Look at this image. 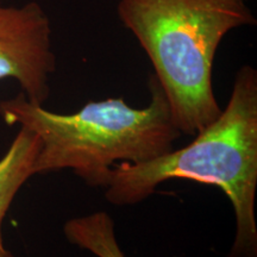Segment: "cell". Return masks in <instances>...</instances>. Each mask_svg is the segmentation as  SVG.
<instances>
[{
    "mask_svg": "<svg viewBox=\"0 0 257 257\" xmlns=\"http://www.w3.org/2000/svg\"><path fill=\"white\" fill-rule=\"evenodd\" d=\"M55 68L50 19L41 5H0V80H17L28 100L43 105Z\"/></svg>",
    "mask_w": 257,
    "mask_h": 257,
    "instance_id": "cell-4",
    "label": "cell"
},
{
    "mask_svg": "<svg viewBox=\"0 0 257 257\" xmlns=\"http://www.w3.org/2000/svg\"><path fill=\"white\" fill-rule=\"evenodd\" d=\"M38 152V137L28 128L21 127L9 150L0 159V257H16L4 244L3 221L19 189L34 176Z\"/></svg>",
    "mask_w": 257,
    "mask_h": 257,
    "instance_id": "cell-5",
    "label": "cell"
},
{
    "mask_svg": "<svg viewBox=\"0 0 257 257\" xmlns=\"http://www.w3.org/2000/svg\"><path fill=\"white\" fill-rule=\"evenodd\" d=\"M120 22L146 51L180 133L194 136L221 113L212 69L230 31L255 25L246 0H119Z\"/></svg>",
    "mask_w": 257,
    "mask_h": 257,
    "instance_id": "cell-3",
    "label": "cell"
},
{
    "mask_svg": "<svg viewBox=\"0 0 257 257\" xmlns=\"http://www.w3.org/2000/svg\"><path fill=\"white\" fill-rule=\"evenodd\" d=\"M63 232L69 243L96 257H125L115 238L114 221L104 211L69 219Z\"/></svg>",
    "mask_w": 257,
    "mask_h": 257,
    "instance_id": "cell-6",
    "label": "cell"
},
{
    "mask_svg": "<svg viewBox=\"0 0 257 257\" xmlns=\"http://www.w3.org/2000/svg\"><path fill=\"white\" fill-rule=\"evenodd\" d=\"M148 85L150 102L143 108L131 107L123 98H107L61 114L21 93L0 102V114L6 124L28 128L40 140L34 175L70 169L91 187L105 188L115 165L165 155L182 135L155 76Z\"/></svg>",
    "mask_w": 257,
    "mask_h": 257,
    "instance_id": "cell-2",
    "label": "cell"
},
{
    "mask_svg": "<svg viewBox=\"0 0 257 257\" xmlns=\"http://www.w3.org/2000/svg\"><path fill=\"white\" fill-rule=\"evenodd\" d=\"M173 179L219 187L236 218L229 257H257V72L252 67H240L226 107L188 146L146 162L115 165L105 197L115 206L140 204Z\"/></svg>",
    "mask_w": 257,
    "mask_h": 257,
    "instance_id": "cell-1",
    "label": "cell"
}]
</instances>
